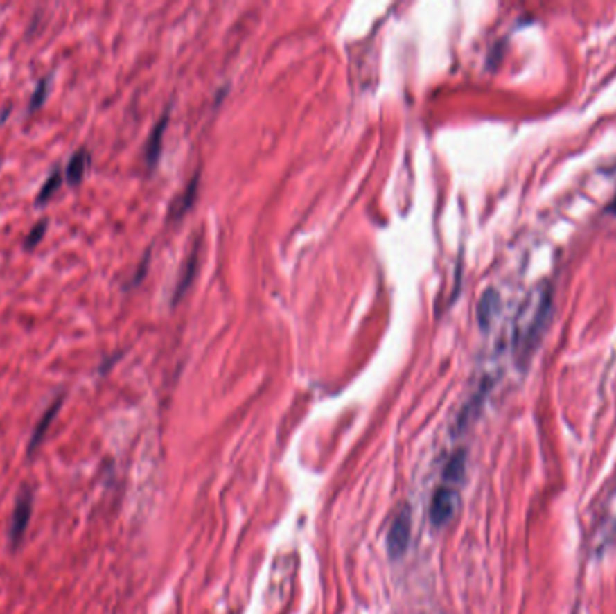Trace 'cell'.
<instances>
[{"label":"cell","mask_w":616,"mask_h":614,"mask_svg":"<svg viewBox=\"0 0 616 614\" xmlns=\"http://www.w3.org/2000/svg\"><path fill=\"white\" fill-rule=\"evenodd\" d=\"M549 305L552 303L548 294L543 288L530 294V297L522 303L516 321V332H513V348L521 360H527L534 353V348L546 328Z\"/></svg>","instance_id":"cell-1"},{"label":"cell","mask_w":616,"mask_h":614,"mask_svg":"<svg viewBox=\"0 0 616 614\" xmlns=\"http://www.w3.org/2000/svg\"><path fill=\"white\" fill-rule=\"evenodd\" d=\"M31 514L33 493L29 489H24L22 492L18 493L17 501H15L13 516H11V523H9V543H11V547H17L18 544L22 543L29 520H31Z\"/></svg>","instance_id":"cell-2"},{"label":"cell","mask_w":616,"mask_h":614,"mask_svg":"<svg viewBox=\"0 0 616 614\" xmlns=\"http://www.w3.org/2000/svg\"><path fill=\"white\" fill-rule=\"evenodd\" d=\"M411 537V514L410 510H401L393 519L387 532V552L393 559H401L410 546Z\"/></svg>","instance_id":"cell-3"},{"label":"cell","mask_w":616,"mask_h":614,"mask_svg":"<svg viewBox=\"0 0 616 614\" xmlns=\"http://www.w3.org/2000/svg\"><path fill=\"white\" fill-rule=\"evenodd\" d=\"M456 505H458V493L456 490H452V486L449 484H443L434 492L431 501V520L432 525L437 528L446 526L456 511Z\"/></svg>","instance_id":"cell-4"},{"label":"cell","mask_w":616,"mask_h":614,"mask_svg":"<svg viewBox=\"0 0 616 614\" xmlns=\"http://www.w3.org/2000/svg\"><path fill=\"white\" fill-rule=\"evenodd\" d=\"M62 404H63V395H60L58 398L54 400L53 404L49 405V407L45 409V412L42 414V418L38 420V423H36L35 430H33L31 439H29V445H27V454H29V456H33L36 450V447L42 444V439H44L45 432L49 430V426L53 423V420L56 418V414H58L60 409H62Z\"/></svg>","instance_id":"cell-5"},{"label":"cell","mask_w":616,"mask_h":614,"mask_svg":"<svg viewBox=\"0 0 616 614\" xmlns=\"http://www.w3.org/2000/svg\"><path fill=\"white\" fill-rule=\"evenodd\" d=\"M87 164H89V153L87 150H78L74 155L69 161L67 168H65V179L71 186H78L85 177Z\"/></svg>","instance_id":"cell-6"},{"label":"cell","mask_w":616,"mask_h":614,"mask_svg":"<svg viewBox=\"0 0 616 614\" xmlns=\"http://www.w3.org/2000/svg\"><path fill=\"white\" fill-rule=\"evenodd\" d=\"M60 184H62V171L54 170L49 175V179L45 180L44 186H42L40 193L36 197V206H42V204L47 202V200L58 191Z\"/></svg>","instance_id":"cell-7"},{"label":"cell","mask_w":616,"mask_h":614,"mask_svg":"<svg viewBox=\"0 0 616 614\" xmlns=\"http://www.w3.org/2000/svg\"><path fill=\"white\" fill-rule=\"evenodd\" d=\"M168 117H162V121L155 126V130H153L152 137L148 141V148H146V159H148L150 164L157 161V155H159V150H161V137H162V130H164V126H166Z\"/></svg>","instance_id":"cell-8"},{"label":"cell","mask_w":616,"mask_h":614,"mask_svg":"<svg viewBox=\"0 0 616 614\" xmlns=\"http://www.w3.org/2000/svg\"><path fill=\"white\" fill-rule=\"evenodd\" d=\"M49 81L51 76L44 78V80L38 83V87L35 89L31 96V103H29V112H35L36 108H40L44 105L45 98H47V92H49Z\"/></svg>","instance_id":"cell-9"},{"label":"cell","mask_w":616,"mask_h":614,"mask_svg":"<svg viewBox=\"0 0 616 614\" xmlns=\"http://www.w3.org/2000/svg\"><path fill=\"white\" fill-rule=\"evenodd\" d=\"M464 468H465L464 456H461V454H459V456H455L449 462V465H447L446 471L447 480H450L452 483H458V481L461 480V475H464Z\"/></svg>","instance_id":"cell-10"},{"label":"cell","mask_w":616,"mask_h":614,"mask_svg":"<svg viewBox=\"0 0 616 614\" xmlns=\"http://www.w3.org/2000/svg\"><path fill=\"white\" fill-rule=\"evenodd\" d=\"M45 229H47V220H40V222L31 229V233L27 234L26 249L31 251V249H35V247L42 242V238H44L45 234Z\"/></svg>","instance_id":"cell-11"}]
</instances>
